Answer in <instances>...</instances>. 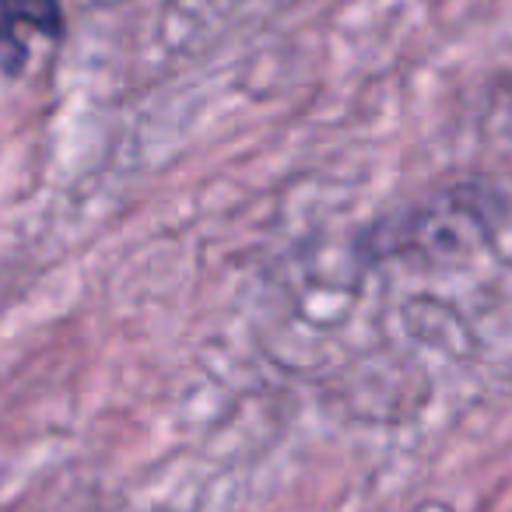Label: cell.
Masks as SVG:
<instances>
[{
	"instance_id": "obj_1",
	"label": "cell",
	"mask_w": 512,
	"mask_h": 512,
	"mask_svg": "<svg viewBox=\"0 0 512 512\" xmlns=\"http://www.w3.org/2000/svg\"><path fill=\"white\" fill-rule=\"evenodd\" d=\"M64 36V0H0V71L18 78L36 43Z\"/></svg>"
}]
</instances>
